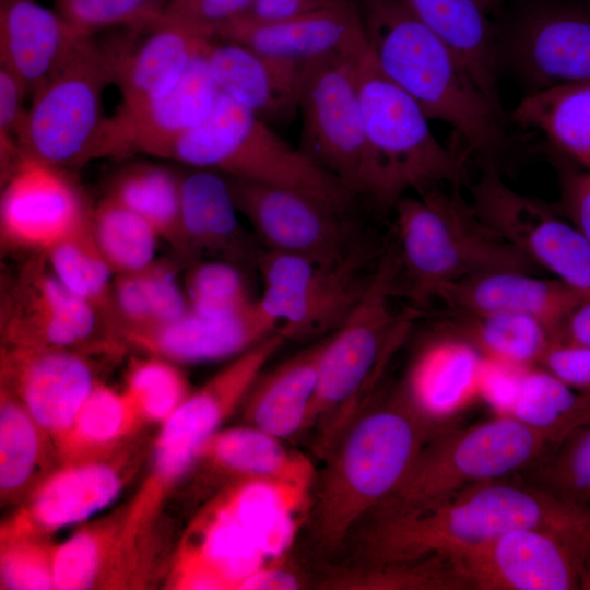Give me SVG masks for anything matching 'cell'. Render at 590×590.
I'll list each match as a JSON object with an SVG mask.
<instances>
[{
	"label": "cell",
	"instance_id": "55",
	"mask_svg": "<svg viewBox=\"0 0 590 590\" xmlns=\"http://www.w3.org/2000/svg\"><path fill=\"white\" fill-rule=\"evenodd\" d=\"M554 342L590 345V291L560 324Z\"/></svg>",
	"mask_w": 590,
	"mask_h": 590
},
{
	"label": "cell",
	"instance_id": "39",
	"mask_svg": "<svg viewBox=\"0 0 590 590\" xmlns=\"http://www.w3.org/2000/svg\"><path fill=\"white\" fill-rule=\"evenodd\" d=\"M44 256L57 279L95 310L115 343V274L96 245L91 216Z\"/></svg>",
	"mask_w": 590,
	"mask_h": 590
},
{
	"label": "cell",
	"instance_id": "26",
	"mask_svg": "<svg viewBox=\"0 0 590 590\" xmlns=\"http://www.w3.org/2000/svg\"><path fill=\"white\" fill-rule=\"evenodd\" d=\"M238 214L224 175L194 167L180 172V258L189 264L209 256L257 270L263 247Z\"/></svg>",
	"mask_w": 590,
	"mask_h": 590
},
{
	"label": "cell",
	"instance_id": "53",
	"mask_svg": "<svg viewBox=\"0 0 590 590\" xmlns=\"http://www.w3.org/2000/svg\"><path fill=\"white\" fill-rule=\"evenodd\" d=\"M352 1L354 0H253L246 14L259 21H279Z\"/></svg>",
	"mask_w": 590,
	"mask_h": 590
},
{
	"label": "cell",
	"instance_id": "50",
	"mask_svg": "<svg viewBox=\"0 0 590 590\" xmlns=\"http://www.w3.org/2000/svg\"><path fill=\"white\" fill-rule=\"evenodd\" d=\"M540 367L579 392H590V345L553 342Z\"/></svg>",
	"mask_w": 590,
	"mask_h": 590
},
{
	"label": "cell",
	"instance_id": "56",
	"mask_svg": "<svg viewBox=\"0 0 590 590\" xmlns=\"http://www.w3.org/2000/svg\"><path fill=\"white\" fill-rule=\"evenodd\" d=\"M580 590H590V538L588 541L586 555H585V562H583V568H582V575H581V581H580Z\"/></svg>",
	"mask_w": 590,
	"mask_h": 590
},
{
	"label": "cell",
	"instance_id": "33",
	"mask_svg": "<svg viewBox=\"0 0 590 590\" xmlns=\"http://www.w3.org/2000/svg\"><path fill=\"white\" fill-rule=\"evenodd\" d=\"M54 441L7 388L0 387V498L20 505L57 465Z\"/></svg>",
	"mask_w": 590,
	"mask_h": 590
},
{
	"label": "cell",
	"instance_id": "9",
	"mask_svg": "<svg viewBox=\"0 0 590 590\" xmlns=\"http://www.w3.org/2000/svg\"><path fill=\"white\" fill-rule=\"evenodd\" d=\"M113 84L108 55L94 35L32 94L19 139L24 157L63 169L99 158L106 118L103 93Z\"/></svg>",
	"mask_w": 590,
	"mask_h": 590
},
{
	"label": "cell",
	"instance_id": "46",
	"mask_svg": "<svg viewBox=\"0 0 590 590\" xmlns=\"http://www.w3.org/2000/svg\"><path fill=\"white\" fill-rule=\"evenodd\" d=\"M56 546L47 535L0 531L1 589H56Z\"/></svg>",
	"mask_w": 590,
	"mask_h": 590
},
{
	"label": "cell",
	"instance_id": "19",
	"mask_svg": "<svg viewBox=\"0 0 590 590\" xmlns=\"http://www.w3.org/2000/svg\"><path fill=\"white\" fill-rule=\"evenodd\" d=\"M92 209L67 169L24 157L2 181V241L44 253L85 223Z\"/></svg>",
	"mask_w": 590,
	"mask_h": 590
},
{
	"label": "cell",
	"instance_id": "47",
	"mask_svg": "<svg viewBox=\"0 0 590 590\" xmlns=\"http://www.w3.org/2000/svg\"><path fill=\"white\" fill-rule=\"evenodd\" d=\"M175 0H55L56 11L82 36L158 20Z\"/></svg>",
	"mask_w": 590,
	"mask_h": 590
},
{
	"label": "cell",
	"instance_id": "37",
	"mask_svg": "<svg viewBox=\"0 0 590 590\" xmlns=\"http://www.w3.org/2000/svg\"><path fill=\"white\" fill-rule=\"evenodd\" d=\"M442 327L470 343L484 359L521 369L540 366L554 341L544 323L518 314L449 312Z\"/></svg>",
	"mask_w": 590,
	"mask_h": 590
},
{
	"label": "cell",
	"instance_id": "40",
	"mask_svg": "<svg viewBox=\"0 0 590 590\" xmlns=\"http://www.w3.org/2000/svg\"><path fill=\"white\" fill-rule=\"evenodd\" d=\"M510 416L555 447L590 418V392H579L538 366L523 369Z\"/></svg>",
	"mask_w": 590,
	"mask_h": 590
},
{
	"label": "cell",
	"instance_id": "12",
	"mask_svg": "<svg viewBox=\"0 0 590 590\" xmlns=\"http://www.w3.org/2000/svg\"><path fill=\"white\" fill-rule=\"evenodd\" d=\"M590 517L505 532L450 556L467 590H580Z\"/></svg>",
	"mask_w": 590,
	"mask_h": 590
},
{
	"label": "cell",
	"instance_id": "57",
	"mask_svg": "<svg viewBox=\"0 0 590 590\" xmlns=\"http://www.w3.org/2000/svg\"><path fill=\"white\" fill-rule=\"evenodd\" d=\"M506 0H482L483 4L487 10H491L493 8H496L500 3H503Z\"/></svg>",
	"mask_w": 590,
	"mask_h": 590
},
{
	"label": "cell",
	"instance_id": "18",
	"mask_svg": "<svg viewBox=\"0 0 590 590\" xmlns=\"http://www.w3.org/2000/svg\"><path fill=\"white\" fill-rule=\"evenodd\" d=\"M149 448L143 435L110 455L59 462L1 524V531L51 536L87 521L115 502Z\"/></svg>",
	"mask_w": 590,
	"mask_h": 590
},
{
	"label": "cell",
	"instance_id": "43",
	"mask_svg": "<svg viewBox=\"0 0 590 590\" xmlns=\"http://www.w3.org/2000/svg\"><path fill=\"white\" fill-rule=\"evenodd\" d=\"M523 474L563 502L590 512V418Z\"/></svg>",
	"mask_w": 590,
	"mask_h": 590
},
{
	"label": "cell",
	"instance_id": "38",
	"mask_svg": "<svg viewBox=\"0 0 590 590\" xmlns=\"http://www.w3.org/2000/svg\"><path fill=\"white\" fill-rule=\"evenodd\" d=\"M105 196L143 217L180 258V172L154 163H133L110 178Z\"/></svg>",
	"mask_w": 590,
	"mask_h": 590
},
{
	"label": "cell",
	"instance_id": "24",
	"mask_svg": "<svg viewBox=\"0 0 590 590\" xmlns=\"http://www.w3.org/2000/svg\"><path fill=\"white\" fill-rule=\"evenodd\" d=\"M278 329L258 299L243 311L227 317H206L189 309L174 320L131 330L119 338L120 345L141 354L176 364H198L234 358L257 345Z\"/></svg>",
	"mask_w": 590,
	"mask_h": 590
},
{
	"label": "cell",
	"instance_id": "4",
	"mask_svg": "<svg viewBox=\"0 0 590 590\" xmlns=\"http://www.w3.org/2000/svg\"><path fill=\"white\" fill-rule=\"evenodd\" d=\"M399 253L394 239L379 253L368 284L342 324L328 337L307 428L317 427L316 450L326 457L364 405L421 310L396 311Z\"/></svg>",
	"mask_w": 590,
	"mask_h": 590
},
{
	"label": "cell",
	"instance_id": "22",
	"mask_svg": "<svg viewBox=\"0 0 590 590\" xmlns=\"http://www.w3.org/2000/svg\"><path fill=\"white\" fill-rule=\"evenodd\" d=\"M110 30L114 35L102 45L123 106L146 103L170 92L211 39L161 19Z\"/></svg>",
	"mask_w": 590,
	"mask_h": 590
},
{
	"label": "cell",
	"instance_id": "27",
	"mask_svg": "<svg viewBox=\"0 0 590 590\" xmlns=\"http://www.w3.org/2000/svg\"><path fill=\"white\" fill-rule=\"evenodd\" d=\"M521 271H491L460 280L438 294L451 314H518L538 319L555 337L590 290ZM554 342V341H553Z\"/></svg>",
	"mask_w": 590,
	"mask_h": 590
},
{
	"label": "cell",
	"instance_id": "17",
	"mask_svg": "<svg viewBox=\"0 0 590 590\" xmlns=\"http://www.w3.org/2000/svg\"><path fill=\"white\" fill-rule=\"evenodd\" d=\"M226 179L239 214L249 222L263 249L333 264L345 259L362 243L344 217L346 211L312 194L231 177Z\"/></svg>",
	"mask_w": 590,
	"mask_h": 590
},
{
	"label": "cell",
	"instance_id": "23",
	"mask_svg": "<svg viewBox=\"0 0 590 590\" xmlns=\"http://www.w3.org/2000/svg\"><path fill=\"white\" fill-rule=\"evenodd\" d=\"M213 38L300 63L337 55L356 56L368 47L355 0L279 21L244 14L221 26Z\"/></svg>",
	"mask_w": 590,
	"mask_h": 590
},
{
	"label": "cell",
	"instance_id": "15",
	"mask_svg": "<svg viewBox=\"0 0 590 590\" xmlns=\"http://www.w3.org/2000/svg\"><path fill=\"white\" fill-rule=\"evenodd\" d=\"M498 66L530 92L590 81V9L562 0H527L495 33ZM529 92V93H530Z\"/></svg>",
	"mask_w": 590,
	"mask_h": 590
},
{
	"label": "cell",
	"instance_id": "8",
	"mask_svg": "<svg viewBox=\"0 0 590 590\" xmlns=\"http://www.w3.org/2000/svg\"><path fill=\"white\" fill-rule=\"evenodd\" d=\"M553 448L545 436L510 415L497 414L467 428L445 426L423 445L403 481L377 509L417 505L523 473Z\"/></svg>",
	"mask_w": 590,
	"mask_h": 590
},
{
	"label": "cell",
	"instance_id": "5",
	"mask_svg": "<svg viewBox=\"0 0 590 590\" xmlns=\"http://www.w3.org/2000/svg\"><path fill=\"white\" fill-rule=\"evenodd\" d=\"M400 262L399 295L421 309L465 278L500 270L535 273L538 267L487 226L460 192L432 188L394 205Z\"/></svg>",
	"mask_w": 590,
	"mask_h": 590
},
{
	"label": "cell",
	"instance_id": "30",
	"mask_svg": "<svg viewBox=\"0 0 590 590\" xmlns=\"http://www.w3.org/2000/svg\"><path fill=\"white\" fill-rule=\"evenodd\" d=\"M194 468L215 473L227 484L239 481L266 483L295 500L305 495L314 475L312 465L305 456L247 424L219 430L204 446Z\"/></svg>",
	"mask_w": 590,
	"mask_h": 590
},
{
	"label": "cell",
	"instance_id": "1",
	"mask_svg": "<svg viewBox=\"0 0 590 590\" xmlns=\"http://www.w3.org/2000/svg\"><path fill=\"white\" fill-rule=\"evenodd\" d=\"M589 511L512 475L422 504L373 511L363 533L365 564L453 556L505 532L582 521Z\"/></svg>",
	"mask_w": 590,
	"mask_h": 590
},
{
	"label": "cell",
	"instance_id": "48",
	"mask_svg": "<svg viewBox=\"0 0 590 590\" xmlns=\"http://www.w3.org/2000/svg\"><path fill=\"white\" fill-rule=\"evenodd\" d=\"M253 0H175L161 20L176 24L203 38L234 19L246 14Z\"/></svg>",
	"mask_w": 590,
	"mask_h": 590
},
{
	"label": "cell",
	"instance_id": "14",
	"mask_svg": "<svg viewBox=\"0 0 590 590\" xmlns=\"http://www.w3.org/2000/svg\"><path fill=\"white\" fill-rule=\"evenodd\" d=\"M476 215L539 269L590 290V245L554 205L520 193L500 177L492 161L471 186Z\"/></svg>",
	"mask_w": 590,
	"mask_h": 590
},
{
	"label": "cell",
	"instance_id": "3",
	"mask_svg": "<svg viewBox=\"0 0 590 590\" xmlns=\"http://www.w3.org/2000/svg\"><path fill=\"white\" fill-rule=\"evenodd\" d=\"M400 386L363 405L330 449L315 508L316 536L324 551L339 547L408 474L438 429Z\"/></svg>",
	"mask_w": 590,
	"mask_h": 590
},
{
	"label": "cell",
	"instance_id": "54",
	"mask_svg": "<svg viewBox=\"0 0 590 590\" xmlns=\"http://www.w3.org/2000/svg\"><path fill=\"white\" fill-rule=\"evenodd\" d=\"M302 586L300 577L282 565L259 566L239 583L240 590H288Z\"/></svg>",
	"mask_w": 590,
	"mask_h": 590
},
{
	"label": "cell",
	"instance_id": "13",
	"mask_svg": "<svg viewBox=\"0 0 590 590\" xmlns=\"http://www.w3.org/2000/svg\"><path fill=\"white\" fill-rule=\"evenodd\" d=\"M377 257L364 241L333 264L287 255L275 264L271 287L258 302L286 340L327 337L362 297L371 273L365 269Z\"/></svg>",
	"mask_w": 590,
	"mask_h": 590
},
{
	"label": "cell",
	"instance_id": "42",
	"mask_svg": "<svg viewBox=\"0 0 590 590\" xmlns=\"http://www.w3.org/2000/svg\"><path fill=\"white\" fill-rule=\"evenodd\" d=\"M322 588L338 590H467L450 556L364 564L337 574Z\"/></svg>",
	"mask_w": 590,
	"mask_h": 590
},
{
	"label": "cell",
	"instance_id": "52",
	"mask_svg": "<svg viewBox=\"0 0 590 590\" xmlns=\"http://www.w3.org/2000/svg\"><path fill=\"white\" fill-rule=\"evenodd\" d=\"M522 370L485 359L480 380V394L499 415H509Z\"/></svg>",
	"mask_w": 590,
	"mask_h": 590
},
{
	"label": "cell",
	"instance_id": "25",
	"mask_svg": "<svg viewBox=\"0 0 590 590\" xmlns=\"http://www.w3.org/2000/svg\"><path fill=\"white\" fill-rule=\"evenodd\" d=\"M203 56L220 93L270 126L287 125L298 114L307 63L219 38L205 43Z\"/></svg>",
	"mask_w": 590,
	"mask_h": 590
},
{
	"label": "cell",
	"instance_id": "11",
	"mask_svg": "<svg viewBox=\"0 0 590 590\" xmlns=\"http://www.w3.org/2000/svg\"><path fill=\"white\" fill-rule=\"evenodd\" d=\"M361 54L308 62L298 107V149L354 197L366 196L368 189L367 148L356 78Z\"/></svg>",
	"mask_w": 590,
	"mask_h": 590
},
{
	"label": "cell",
	"instance_id": "28",
	"mask_svg": "<svg viewBox=\"0 0 590 590\" xmlns=\"http://www.w3.org/2000/svg\"><path fill=\"white\" fill-rule=\"evenodd\" d=\"M484 363L470 343L441 327L420 345L399 386L422 415L445 426L480 394Z\"/></svg>",
	"mask_w": 590,
	"mask_h": 590
},
{
	"label": "cell",
	"instance_id": "7",
	"mask_svg": "<svg viewBox=\"0 0 590 590\" xmlns=\"http://www.w3.org/2000/svg\"><path fill=\"white\" fill-rule=\"evenodd\" d=\"M158 158L300 190L346 212L355 199L268 122L222 94L208 117L168 144Z\"/></svg>",
	"mask_w": 590,
	"mask_h": 590
},
{
	"label": "cell",
	"instance_id": "49",
	"mask_svg": "<svg viewBox=\"0 0 590 590\" xmlns=\"http://www.w3.org/2000/svg\"><path fill=\"white\" fill-rule=\"evenodd\" d=\"M28 95L22 82L7 68L0 66V157L1 164L15 162L22 151L19 139L26 119L24 107Z\"/></svg>",
	"mask_w": 590,
	"mask_h": 590
},
{
	"label": "cell",
	"instance_id": "29",
	"mask_svg": "<svg viewBox=\"0 0 590 590\" xmlns=\"http://www.w3.org/2000/svg\"><path fill=\"white\" fill-rule=\"evenodd\" d=\"M88 36L35 0H0V66L33 94Z\"/></svg>",
	"mask_w": 590,
	"mask_h": 590
},
{
	"label": "cell",
	"instance_id": "21",
	"mask_svg": "<svg viewBox=\"0 0 590 590\" xmlns=\"http://www.w3.org/2000/svg\"><path fill=\"white\" fill-rule=\"evenodd\" d=\"M220 94L202 49L170 92L146 103L119 105L106 118L99 157H126L133 153L157 157L168 144L208 117Z\"/></svg>",
	"mask_w": 590,
	"mask_h": 590
},
{
	"label": "cell",
	"instance_id": "20",
	"mask_svg": "<svg viewBox=\"0 0 590 590\" xmlns=\"http://www.w3.org/2000/svg\"><path fill=\"white\" fill-rule=\"evenodd\" d=\"M87 349L1 346L0 387L10 390L54 441L68 433L99 381Z\"/></svg>",
	"mask_w": 590,
	"mask_h": 590
},
{
	"label": "cell",
	"instance_id": "51",
	"mask_svg": "<svg viewBox=\"0 0 590 590\" xmlns=\"http://www.w3.org/2000/svg\"><path fill=\"white\" fill-rule=\"evenodd\" d=\"M558 211L590 245V170L565 168L559 176Z\"/></svg>",
	"mask_w": 590,
	"mask_h": 590
},
{
	"label": "cell",
	"instance_id": "6",
	"mask_svg": "<svg viewBox=\"0 0 590 590\" xmlns=\"http://www.w3.org/2000/svg\"><path fill=\"white\" fill-rule=\"evenodd\" d=\"M356 78L367 148L366 197L380 208H394L408 190L421 193L464 181L468 152L435 138L427 116L378 68L369 48L356 60Z\"/></svg>",
	"mask_w": 590,
	"mask_h": 590
},
{
	"label": "cell",
	"instance_id": "2",
	"mask_svg": "<svg viewBox=\"0 0 590 590\" xmlns=\"http://www.w3.org/2000/svg\"><path fill=\"white\" fill-rule=\"evenodd\" d=\"M378 68L428 119L449 125L464 149L489 161L507 144L502 116L465 63L398 0H355Z\"/></svg>",
	"mask_w": 590,
	"mask_h": 590
},
{
	"label": "cell",
	"instance_id": "45",
	"mask_svg": "<svg viewBox=\"0 0 590 590\" xmlns=\"http://www.w3.org/2000/svg\"><path fill=\"white\" fill-rule=\"evenodd\" d=\"M185 292L190 310L214 318L238 314L255 302L241 268L216 259L187 264Z\"/></svg>",
	"mask_w": 590,
	"mask_h": 590
},
{
	"label": "cell",
	"instance_id": "16",
	"mask_svg": "<svg viewBox=\"0 0 590 590\" xmlns=\"http://www.w3.org/2000/svg\"><path fill=\"white\" fill-rule=\"evenodd\" d=\"M0 332L1 346L101 351L110 345L98 315L57 279L44 253L5 283Z\"/></svg>",
	"mask_w": 590,
	"mask_h": 590
},
{
	"label": "cell",
	"instance_id": "35",
	"mask_svg": "<svg viewBox=\"0 0 590 590\" xmlns=\"http://www.w3.org/2000/svg\"><path fill=\"white\" fill-rule=\"evenodd\" d=\"M145 426L123 390L98 381L56 445L59 462L110 455L143 436Z\"/></svg>",
	"mask_w": 590,
	"mask_h": 590
},
{
	"label": "cell",
	"instance_id": "10",
	"mask_svg": "<svg viewBox=\"0 0 590 590\" xmlns=\"http://www.w3.org/2000/svg\"><path fill=\"white\" fill-rule=\"evenodd\" d=\"M286 341L276 331L229 359L160 425L149 470L137 491L142 502L152 507L165 506L196 467L204 446L241 408L268 362Z\"/></svg>",
	"mask_w": 590,
	"mask_h": 590
},
{
	"label": "cell",
	"instance_id": "31",
	"mask_svg": "<svg viewBox=\"0 0 590 590\" xmlns=\"http://www.w3.org/2000/svg\"><path fill=\"white\" fill-rule=\"evenodd\" d=\"M329 335L260 374L241 405L247 425L279 439L307 429L319 364Z\"/></svg>",
	"mask_w": 590,
	"mask_h": 590
},
{
	"label": "cell",
	"instance_id": "34",
	"mask_svg": "<svg viewBox=\"0 0 590 590\" xmlns=\"http://www.w3.org/2000/svg\"><path fill=\"white\" fill-rule=\"evenodd\" d=\"M125 506L82 526L55 553L57 590L123 589Z\"/></svg>",
	"mask_w": 590,
	"mask_h": 590
},
{
	"label": "cell",
	"instance_id": "32",
	"mask_svg": "<svg viewBox=\"0 0 590 590\" xmlns=\"http://www.w3.org/2000/svg\"><path fill=\"white\" fill-rule=\"evenodd\" d=\"M398 1L458 54L493 107L504 116L495 28L482 0Z\"/></svg>",
	"mask_w": 590,
	"mask_h": 590
},
{
	"label": "cell",
	"instance_id": "41",
	"mask_svg": "<svg viewBox=\"0 0 590 590\" xmlns=\"http://www.w3.org/2000/svg\"><path fill=\"white\" fill-rule=\"evenodd\" d=\"M91 228L115 275L140 272L156 260L161 239L157 232L139 214L107 196L93 206Z\"/></svg>",
	"mask_w": 590,
	"mask_h": 590
},
{
	"label": "cell",
	"instance_id": "44",
	"mask_svg": "<svg viewBox=\"0 0 590 590\" xmlns=\"http://www.w3.org/2000/svg\"><path fill=\"white\" fill-rule=\"evenodd\" d=\"M122 390L148 425L164 423L192 391L179 364L150 354L129 363Z\"/></svg>",
	"mask_w": 590,
	"mask_h": 590
},
{
	"label": "cell",
	"instance_id": "36",
	"mask_svg": "<svg viewBox=\"0 0 590 590\" xmlns=\"http://www.w3.org/2000/svg\"><path fill=\"white\" fill-rule=\"evenodd\" d=\"M511 120L542 132L560 151L590 170V81L530 92Z\"/></svg>",
	"mask_w": 590,
	"mask_h": 590
}]
</instances>
